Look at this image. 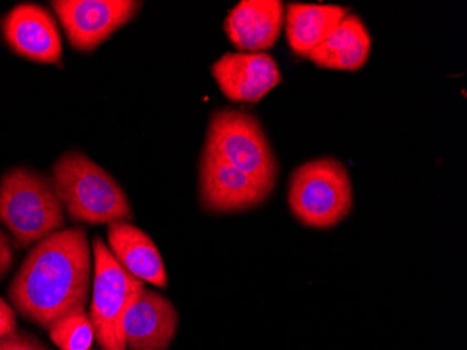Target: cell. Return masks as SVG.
Listing matches in <instances>:
<instances>
[{"instance_id": "6da1fadb", "label": "cell", "mask_w": 467, "mask_h": 350, "mask_svg": "<svg viewBox=\"0 0 467 350\" xmlns=\"http://www.w3.org/2000/svg\"><path fill=\"white\" fill-rule=\"evenodd\" d=\"M91 267L88 231H55L38 241L23 260L10 284V302L26 320L49 330L60 318L84 312Z\"/></svg>"}, {"instance_id": "7a4b0ae2", "label": "cell", "mask_w": 467, "mask_h": 350, "mask_svg": "<svg viewBox=\"0 0 467 350\" xmlns=\"http://www.w3.org/2000/svg\"><path fill=\"white\" fill-rule=\"evenodd\" d=\"M51 181L72 222L111 225L133 218L118 181L83 153L62 154L55 163Z\"/></svg>"}, {"instance_id": "3957f363", "label": "cell", "mask_w": 467, "mask_h": 350, "mask_svg": "<svg viewBox=\"0 0 467 350\" xmlns=\"http://www.w3.org/2000/svg\"><path fill=\"white\" fill-rule=\"evenodd\" d=\"M0 222L13 234L17 249L63 228L62 202L52 181L25 167L7 171L0 181Z\"/></svg>"}, {"instance_id": "277c9868", "label": "cell", "mask_w": 467, "mask_h": 350, "mask_svg": "<svg viewBox=\"0 0 467 350\" xmlns=\"http://www.w3.org/2000/svg\"><path fill=\"white\" fill-rule=\"evenodd\" d=\"M288 205L308 228H329L342 222L353 207V188L345 165L325 157L296 168Z\"/></svg>"}, {"instance_id": "5b68a950", "label": "cell", "mask_w": 467, "mask_h": 350, "mask_svg": "<svg viewBox=\"0 0 467 350\" xmlns=\"http://www.w3.org/2000/svg\"><path fill=\"white\" fill-rule=\"evenodd\" d=\"M214 156L275 188L277 160L254 115L224 108L210 118L204 149Z\"/></svg>"}, {"instance_id": "8992f818", "label": "cell", "mask_w": 467, "mask_h": 350, "mask_svg": "<svg viewBox=\"0 0 467 350\" xmlns=\"http://www.w3.org/2000/svg\"><path fill=\"white\" fill-rule=\"evenodd\" d=\"M90 321L104 350H126L123 317L143 291V281L126 272L99 237H94Z\"/></svg>"}, {"instance_id": "52a82bcc", "label": "cell", "mask_w": 467, "mask_h": 350, "mask_svg": "<svg viewBox=\"0 0 467 350\" xmlns=\"http://www.w3.org/2000/svg\"><path fill=\"white\" fill-rule=\"evenodd\" d=\"M51 5L70 46L76 51L93 52L130 23L143 4L133 0H57Z\"/></svg>"}, {"instance_id": "ba28073f", "label": "cell", "mask_w": 467, "mask_h": 350, "mask_svg": "<svg viewBox=\"0 0 467 350\" xmlns=\"http://www.w3.org/2000/svg\"><path fill=\"white\" fill-rule=\"evenodd\" d=\"M249 174L228 164L220 157L203 150L201 160V201L209 212H241L259 207L272 194Z\"/></svg>"}, {"instance_id": "9c48e42d", "label": "cell", "mask_w": 467, "mask_h": 350, "mask_svg": "<svg viewBox=\"0 0 467 350\" xmlns=\"http://www.w3.org/2000/svg\"><path fill=\"white\" fill-rule=\"evenodd\" d=\"M7 46L26 59L57 63L62 59V39L51 13L39 5L21 4L2 21Z\"/></svg>"}, {"instance_id": "30bf717a", "label": "cell", "mask_w": 467, "mask_h": 350, "mask_svg": "<svg viewBox=\"0 0 467 350\" xmlns=\"http://www.w3.org/2000/svg\"><path fill=\"white\" fill-rule=\"evenodd\" d=\"M220 90L234 102H258L282 81L279 67L269 54H225L212 67Z\"/></svg>"}, {"instance_id": "8fae6325", "label": "cell", "mask_w": 467, "mask_h": 350, "mask_svg": "<svg viewBox=\"0 0 467 350\" xmlns=\"http://www.w3.org/2000/svg\"><path fill=\"white\" fill-rule=\"evenodd\" d=\"M178 328V313L167 297L143 288L123 317V336L130 350H165Z\"/></svg>"}, {"instance_id": "7c38bea8", "label": "cell", "mask_w": 467, "mask_h": 350, "mask_svg": "<svg viewBox=\"0 0 467 350\" xmlns=\"http://www.w3.org/2000/svg\"><path fill=\"white\" fill-rule=\"evenodd\" d=\"M285 26V6L279 0H244L231 10L224 31L241 52L259 54L273 48Z\"/></svg>"}, {"instance_id": "4fadbf2b", "label": "cell", "mask_w": 467, "mask_h": 350, "mask_svg": "<svg viewBox=\"0 0 467 350\" xmlns=\"http://www.w3.org/2000/svg\"><path fill=\"white\" fill-rule=\"evenodd\" d=\"M109 243L112 257L126 272L157 288L167 286V272L159 249L140 228L128 222L111 223Z\"/></svg>"}, {"instance_id": "5bb4252c", "label": "cell", "mask_w": 467, "mask_h": 350, "mask_svg": "<svg viewBox=\"0 0 467 350\" xmlns=\"http://www.w3.org/2000/svg\"><path fill=\"white\" fill-rule=\"evenodd\" d=\"M371 37L361 18L348 15L332 36L309 54L308 59L324 69H361L368 60Z\"/></svg>"}, {"instance_id": "9a60e30c", "label": "cell", "mask_w": 467, "mask_h": 350, "mask_svg": "<svg viewBox=\"0 0 467 350\" xmlns=\"http://www.w3.org/2000/svg\"><path fill=\"white\" fill-rule=\"evenodd\" d=\"M346 16H348V10L340 6L290 5L285 23L288 46L296 55L308 58L332 36Z\"/></svg>"}, {"instance_id": "2e32d148", "label": "cell", "mask_w": 467, "mask_h": 350, "mask_svg": "<svg viewBox=\"0 0 467 350\" xmlns=\"http://www.w3.org/2000/svg\"><path fill=\"white\" fill-rule=\"evenodd\" d=\"M49 336L60 350H90L96 334L86 312H76L52 323Z\"/></svg>"}, {"instance_id": "e0dca14e", "label": "cell", "mask_w": 467, "mask_h": 350, "mask_svg": "<svg viewBox=\"0 0 467 350\" xmlns=\"http://www.w3.org/2000/svg\"><path fill=\"white\" fill-rule=\"evenodd\" d=\"M0 350H51L36 336L26 333L9 334L0 338Z\"/></svg>"}, {"instance_id": "ac0fdd59", "label": "cell", "mask_w": 467, "mask_h": 350, "mask_svg": "<svg viewBox=\"0 0 467 350\" xmlns=\"http://www.w3.org/2000/svg\"><path fill=\"white\" fill-rule=\"evenodd\" d=\"M16 326L17 323H16L15 310L0 297V338L15 333Z\"/></svg>"}, {"instance_id": "d6986e66", "label": "cell", "mask_w": 467, "mask_h": 350, "mask_svg": "<svg viewBox=\"0 0 467 350\" xmlns=\"http://www.w3.org/2000/svg\"><path fill=\"white\" fill-rule=\"evenodd\" d=\"M13 260H15V254H13L9 237L0 230V279L9 272Z\"/></svg>"}]
</instances>
